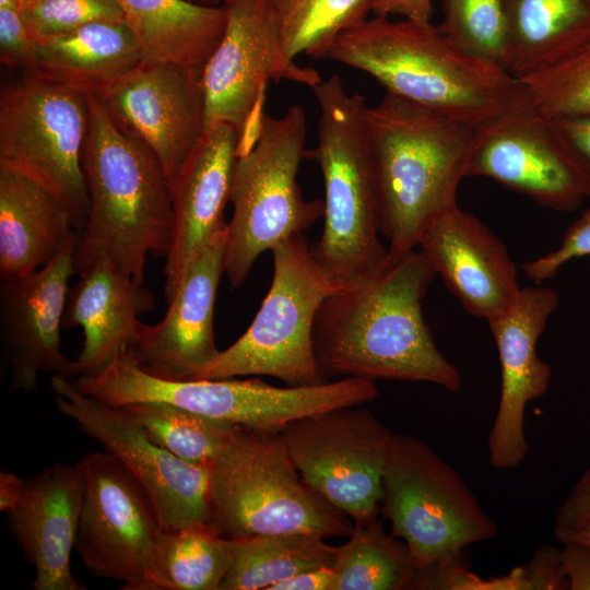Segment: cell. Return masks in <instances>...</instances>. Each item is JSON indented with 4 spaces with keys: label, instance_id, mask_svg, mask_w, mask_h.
Returning <instances> with one entry per match:
<instances>
[{
    "label": "cell",
    "instance_id": "6da1fadb",
    "mask_svg": "<svg viewBox=\"0 0 590 590\" xmlns=\"http://www.w3.org/2000/svg\"><path fill=\"white\" fill-rule=\"evenodd\" d=\"M435 275L420 249L388 250L374 275L329 295L312 331L323 377L429 382L459 392L461 375L438 350L423 316Z\"/></svg>",
    "mask_w": 590,
    "mask_h": 590
},
{
    "label": "cell",
    "instance_id": "7a4b0ae2",
    "mask_svg": "<svg viewBox=\"0 0 590 590\" xmlns=\"http://www.w3.org/2000/svg\"><path fill=\"white\" fill-rule=\"evenodd\" d=\"M88 132L82 167L88 213L78 232L75 273L102 256L144 283L148 256L166 258L173 233L169 182L153 151L123 131L96 95H87Z\"/></svg>",
    "mask_w": 590,
    "mask_h": 590
},
{
    "label": "cell",
    "instance_id": "3957f363",
    "mask_svg": "<svg viewBox=\"0 0 590 590\" xmlns=\"http://www.w3.org/2000/svg\"><path fill=\"white\" fill-rule=\"evenodd\" d=\"M388 250L416 249L428 225L457 205L477 126L386 93L366 108Z\"/></svg>",
    "mask_w": 590,
    "mask_h": 590
},
{
    "label": "cell",
    "instance_id": "277c9868",
    "mask_svg": "<svg viewBox=\"0 0 590 590\" xmlns=\"http://www.w3.org/2000/svg\"><path fill=\"white\" fill-rule=\"evenodd\" d=\"M328 59L373 76L386 93L481 125L498 114L521 82L503 67L453 44L432 23L376 15L340 34Z\"/></svg>",
    "mask_w": 590,
    "mask_h": 590
},
{
    "label": "cell",
    "instance_id": "5b68a950",
    "mask_svg": "<svg viewBox=\"0 0 590 590\" xmlns=\"http://www.w3.org/2000/svg\"><path fill=\"white\" fill-rule=\"evenodd\" d=\"M318 108L317 162L324 186L323 229L309 244L311 259L334 292L354 287L384 264L380 210L366 127L365 98L350 94L338 74L312 87ZM382 235V234H381Z\"/></svg>",
    "mask_w": 590,
    "mask_h": 590
},
{
    "label": "cell",
    "instance_id": "8992f818",
    "mask_svg": "<svg viewBox=\"0 0 590 590\" xmlns=\"http://www.w3.org/2000/svg\"><path fill=\"white\" fill-rule=\"evenodd\" d=\"M223 538L349 536L350 517L300 476L281 430L236 426L211 465L210 522Z\"/></svg>",
    "mask_w": 590,
    "mask_h": 590
},
{
    "label": "cell",
    "instance_id": "52a82bcc",
    "mask_svg": "<svg viewBox=\"0 0 590 590\" xmlns=\"http://www.w3.org/2000/svg\"><path fill=\"white\" fill-rule=\"evenodd\" d=\"M85 394L107 404L166 402L257 430H282L288 423L341 406L363 405L378 396L375 381L344 377L315 386H271L259 378L165 380L119 353L103 369L72 379Z\"/></svg>",
    "mask_w": 590,
    "mask_h": 590
},
{
    "label": "cell",
    "instance_id": "ba28073f",
    "mask_svg": "<svg viewBox=\"0 0 590 590\" xmlns=\"http://www.w3.org/2000/svg\"><path fill=\"white\" fill-rule=\"evenodd\" d=\"M306 131L300 105L290 106L280 117L266 113L255 145L237 158L224 258V274L233 288L245 283L262 252L272 251L323 217V201L305 199L297 181L307 153Z\"/></svg>",
    "mask_w": 590,
    "mask_h": 590
},
{
    "label": "cell",
    "instance_id": "9c48e42d",
    "mask_svg": "<svg viewBox=\"0 0 590 590\" xmlns=\"http://www.w3.org/2000/svg\"><path fill=\"white\" fill-rule=\"evenodd\" d=\"M382 486L379 514L408 545L416 573L442 570L497 534L458 471L416 437L393 434Z\"/></svg>",
    "mask_w": 590,
    "mask_h": 590
},
{
    "label": "cell",
    "instance_id": "30bf717a",
    "mask_svg": "<svg viewBox=\"0 0 590 590\" xmlns=\"http://www.w3.org/2000/svg\"><path fill=\"white\" fill-rule=\"evenodd\" d=\"M272 255V282L252 322L190 380L264 375L290 386L328 381L316 361L312 331L333 291L318 272L304 234L276 246Z\"/></svg>",
    "mask_w": 590,
    "mask_h": 590
},
{
    "label": "cell",
    "instance_id": "8fae6325",
    "mask_svg": "<svg viewBox=\"0 0 590 590\" xmlns=\"http://www.w3.org/2000/svg\"><path fill=\"white\" fill-rule=\"evenodd\" d=\"M87 95L28 73L0 94V166L50 189L79 232L88 213L82 155L88 132Z\"/></svg>",
    "mask_w": 590,
    "mask_h": 590
},
{
    "label": "cell",
    "instance_id": "7c38bea8",
    "mask_svg": "<svg viewBox=\"0 0 590 590\" xmlns=\"http://www.w3.org/2000/svg\"><path fill=\"white\" fill-rule=\"evenodd\" d=\"M222 39L200 71L206 131L228 123L238 132L237 156L255 145L264 117L269 81L312 88L319 72L290 59L282 45L271 0H227Z\"/></svg>",
    "mask_w": 590,
    "mask_h": 590
},
{
    "label": "cell",
    "instance_id": "4fadbf2b",
    "mask_svg": "<svg viewBox=\"0 0 590 590\" xmlns=\"http://www.w3.org/2000/svg\"><path fill=\"white\" fill-rule=\"evenodd\" d=\"M282 435L303 480L354 523L377 518L393 433L363 405L288 423Z\"/></svg>",
    "mask_w": 590,
    "mask_h": 590
},
{
    "label": "cell",
    "instance_id": "5bb4252c",
    "mask_svg": "<svg viewBox=\"0 0 590 590\" xmlns=\"http://www.w3.org/2000/svg\"><path fill=\"white\" fill-rule=\"evenodd\" d=\"M78 465L83 502L74 548L81 562L91 574L120 581V589L156 590L162 528L149 496L107 451L88 453Z\"/></svg>",
    "mask_w": 590,
    "mask_h": 590
},
{
    "label": "cell",
    "instance_id": "9a60e30c",
    "mask_svg": "<svg viewBox=\"0 0 590 590\" xmlns=\"http://www.w3.org/2000/svg\"><path fill=\"white\" fill-rule=\"evenodd\" d=\"M58 411L103 445L142 486L162 530L210 522L211 468L176 457L146 434L120 406L83 393L71 379L54 375Z\"/></svg>",
    "mask_w": 590,
    "mask_h": 590
},
{
    "label": "cell",
    "instance_id": "2e32d148",
    "mask_svg": "<svg viewBox=\"0 0 590 590\" xmlns=\"http://www.w3.org/2000/svg\"><path fill=\"white\" fill-rule=\"evenodd\" d=\"M468 176L493 179L540 205L568 212L586 198L552 120L526 86L477 126Z\"/></svg>",
    "mask_w": 590,
    "mask_h": 590
},
{
    "label": "cell",
    "instance_id": "e0dca14e",
    "mask_svg": "<svg viewBox=\"0 0 590 590\" xmlns=\"http://www.w3.org/2000/svg\"><path fill=\"white\" fill-rule=\"evenodd\" d=\"M200 71L143 62L97 96L123 131L153 151L168 182L206 133Z\"/></svg>",
    "mask_w": 590,
    "mask_h": 590
},
{
    "label": "cell",
    "instance_id": "ac0fdd59",
    "mask_svg": "<svg viewBox=\"0 0 590 590\" xmlns=\"http://www.w3.org/2000/svg\"><path fill=\"white\" fill-rule=\"evenodd\" d=\"M558 293L550 287H521L517 303L487 321L500 363V396L487 438L489 464L514 469L526 459L529 445L524 412L529 402L544 396L552 379L551 366L536 353V343L556 310Z\"/></svg>",
    "mask_w": 590,
    "mask_h": 590
},
{
    "label": "cell",
    "instance_id": "d6986e66",
    "mask_svg": "<svg viewBox=\"0 0 590 590\" xmlns=\"http://www.w3.org/2000/svg\"><path fill=\"white\" fill-rule=\"evenodd\" d=\"M75 243L34 273L1 282L0 339L11 390L34 392L42 373L69 378L72 361L61 353L60 328L69 280L75 274Z\"/></svg>",
    "mask_w": 590,
    "mask_h": 590
},
{
    "label": "cell",
    "instance_id": "ffe728a7",
    "mask_svg": "<svg viewBox=\"0 0 590 590\" xmlns=\"http://www.w3.org/2000/svg\"><path fill=\"white\" fill-rule=\"evenodd\" d=\"M226 243L227 224L187 268L164 318L145 324L125 353L144 373L165 380H190L219 354L213 315Z\"/></svg>",
    "mask_w": 590,
    "mask_h": 590
},
{
    "label": "cell",
    "instance_id": "44dd1931",
    "mask_svg": "<svg viewBox=\"0 0 590 590\" xmlns=\"http://www.w3.org/2000/svg\"><path fill=\"white\" fill-rule=\"evenodd\" d=\"M417 248L472 316L489 321L517 303L521 286L507 247L458 204L428 225Z\"/></svg>",
    "mask_w": 590,
    "mask_h": 590
},
{
    "label": "cell",
    "instance_id": "7402d4cb",
    "mask_svg": "<svg viewBox=\"0 0 590 590\" xmlns=\"http://www.w3.org/2000/svg\"><path fill=\"white\" fill-rule=\"evenodd\" d=\"M237 144L233 126L216 125L169 181L174 223L164 267L167 303L190 263L226 226L224 211L231 200Z\"/></svg>",
    "mask_w": 590,
    "mask_h": 590
},
{
    "label": "cell",
    "instance_id": "603a6c76",
    "mask_svg": "<svg viewBox=\"0 0 590 590\" xmlns=\"http://www.w3.org/2000/svg\"><path fill=\"white\" fill-rule=\"evenodd\" d=\"M83 502V477L75 464L57 462L24 480L9 511L11 533L35 568V590H85L71 573Z\"/></svg>",
    "mask_w": 590,
    "mask_h": 590
},
{
    "label": "cell",
    "instance_id": "cb8c5ba5",
    "mask_svg": "<svg viewBox=\"0 0 590 590\" xmlns=\"http://www.w3.org/2000/svg\"><path fill=\"white\" fill-rule=\"evenodd\" d=\"M69 288L62 328L81 327L82 350L69 378L93 375L116 355L127 353L145 323L140 316L155 308L154 295L120 271L106 256L97 258Z\"/></svg>",
    "mask_w": 590,
    "mask_h": 590
},
{
    "label": "cell",
    "instance_id": "d4e9b609",
    "mask_svg": "<svg viewBox=\"0 0 590 590\" xmlns=\"http://www.w3.org/2000/svg\"><path fill=\"white\" fill-rule=\"evenodd\" d=\"M78 236L64 203L45 185L0 166V280L26 276Z\"/></svg>",
    "mask_w": 590,
    "mask_h": 590
},
{
    "label": "cell",
    "instance_id": "484cf974",
    "mask_svg": "<svg viewBox=\"0 0 590 590\" xmlns=\"http://www.w3.org/2000/svg\"><path fill=\"white\" fill-rule=\"evenodd\" d=\"M141 63V47L127 23L98 21L37 42L30 73L101 96Z\"/></svg>",
    "mask_w": 590,
    "mask_h": 590
},
{
    "label": "cell",
    "instance_id": "4316f807",
    "mask_svg": "<svg viewBox=\"0 0 590 590\" xmlns=\"http://www.w3.org/2000/svg\"><path fill=\"white\" fill-rule=\"evenodd\" d=\"M137 37L144 63L173 62L201 69L223 37L224 5L187 0H116Z\"/></svg>",
    "mask_w": 590,
    "mask_h": 590
},
{
    "label": "cell",
    "instance_id": "83f0119b",
    "mask_svg": "<svg viewBox=\"0 0 590 590\" xmlns=\"http://www.w3.org/2000/svg\"><path fill=\"white\" fill-rule=\"evenodd\" d=\"M504 69L522 80L590 40V0H504Z\"/></svg>",
    "mask_w": 590,
    "mask_h": 590
},
{
    "label": "cell",
    "instance_id": "f1b7e54d",
    "mask_svg": "<svg viewBox=\"0 0 590 590\" xmlns=\"http://www.w3.org/2000/svg\"><path fill=\"white\" fill-rule=\"evenodd\" d=\"M228 540L231 564L219 590H267L302 571L332 567L338 547L305 532Z\"/></svg>",
    "mask_w": 590,
    "mask_h": 590
},
{
    "label": "cell",
    "instance_id": "f546056e",
    "mask_svg": "<svg viewBox=\"0 0 590 590\" xmlns=\"http://www.w3.org/2000/svg\"><path fill=\"white\" fill-rule=\"evenodd\" d=\"M332 569L334 590L410 589L416 574L408 545L387 533L378 518L354 523L347 541L337 547Z\"/></svg>",
    "mask_w": 590,
    "mask_h": 590
},
{
    "label": "cell",
    "instance_id": "4dcf8cb0",
    "mask_svg": "<svg viewBox=\"0 0 590 590\" xmlns=\"http://www.w3.org/2000/svg\"><path fill=\"white\" fill-rule=\"evenodd\" d=\"M231 564L229 540L210 524L161 530L156 590H219Z\"/></svg>",
    "mask_w": 590,
    "mask_h": 590
},
{
    "label": "cell",
    "instance_id": "1f68e13d",
    "mask_svg": "<svg viewBox=\"0 0 590 590\" xmlns=\"http://www.w3.org/2000/svg\"><path fill=\"white\" fill-rule=\"evenodd\" d=\"M283 49L290 59L299 55L327 57L337 37L361 25L375 0H271Z\"/></svg>",
    "mask_w": 590,
    "mask_h": 590
},
{
    "label": "cell",
    "instance_id": "d6a6232c",
    "mask_svg": "<svg viewBox=\"0 0 590 590\" xmlns=\"http://www.w3.org/2000/svg\"><path fill=\"white\" fill-rule=\"evenodd\" d=\"M122 408L156 444L194 465L211 468L237 426L166 402H135Z\"/></svg>",
    "mask_w": 590,
    "mask_h": 590
},
{
    "label": "cell",
    "instance_id": "836d02e7",
    "mask_svg": "<svg viewBox=\"0 0 590 590\" xmlns=\"http://www.w3.org/2000/svg\"><path fill=\"white\" fill-rule=\"evenodd\" d=\"M441 7L437 27L445 36L467 52L503 67L507 39L504 0H441Z\"/></svg>",
    "mask_w": 590,
    "mask_h": 590
},
{
    "label": "cell",
    "instance_id": "e575fe53",
    "mask_svg": "<svg viewBox=\"0 0 590 590\" xmlns=\"http://www.w3.org/2000/svg\"><path fill=\"white\" fill-rule=\"evenodd\" d=\"M519 81L550 119L590 116V40L559 62Z\"/></svg>",
    "mask_w": 590,
    "mask_h": 590
},
{
    "label": "cell",
    "instance_id": "d590c367",
    "mask_svg": "<svg viewBox=\"0 0 590 590\" xmlns=\"http://www.w3.org/2000/svg\"><path fill=\"white\" fill-rule=\"evenodd\" d=\"M30 35L40 42L98 21H125L116 0H35L21 9Z\"/></svg>",
    "mask_w": 590,
    "mask_h": 590
},
{
    "label": "cell",
    "instance_id": "8d00e7d4",
    "mask_svg": "<svg viewBox=\"0 0 590 590\" xmlns=\"http://www.w3.org/2000/svg\"><path fill=\"white\" fill-rule=\"evenodd\" d=\"M418 588L424 590H539V580L529 560L500 577L482 578L464 568L460 562L420 576Z\"/></svg>",
    "mask_w": 590,
    "mask_h": 590
},
{
    "label": "cell",
    "instance_id": "74e56055",
    "mask_svg": "<svg viewBox=\"0 0 590 590\" xmlns=\"http://www.w3.org/2000/svg\"><path fill=\"white\" fill-rule=\"evenodd\" d=\"M590 255V209L583 210L566 231L560 246L522 266L535 285L553 279L568 261Z\"/></svg>",
    "mask_w": 590,
    "mask_h": 590
},
{
    "label": "cell",
    "instance_id": "f35d334b",
    "mask_svg": "<svg viewBox=\"0 0 590 590\" xmlns=\"http://www.w3.org/2000/svg\"><path fill=\"white\" fill-rule=\"evenodd\" d=\"M37 57V42L27 32L21 10L0 8V60L10 68L32 72Z\"/></svg>",
    "mask_w": 590,
    "mask_h": 590
},
{
    "label": "cell",
    "instance_id": "ab89813d",
    "mask_svg": "<svg viewBox=\"0 0 590 590\" xmlns=\"http://www.w3.org/2000/svg\"><path fill=\"white\" fill-rule=\"evenodd\" d=\"M573 164L586 198H590V116L551 119Z\"/></svg>",
    "mask_w": 590,
    "mask_h": 590
},
{
    "label": "cell",
    "instance_id": "60d3db41",
    "mask_svg": "<svg viewBox=\"0 0 590 590\" xmlns=\"http://www.w3.org/2000/svg\"><path fill=\"white\" fill-rule=\"evenodd\" d=\"M590 524V467L581 474L557 509L555 527L567 530Z\"/></svg>",
    "mask_w": 590,
    "mask_h": 590
},
{
    "label": "cell",
    "instance_id": "b9f144b4",
    "mask_svg": "<svg viewBox=\"0 0 590 590\" xmlns=\"http://www.w3.org/2000/svg\"><path fill=\"white\" fill-rule=\"evenodd\" d=\"M560 558L569 590H590V545L565 542Z\"/></svg>",
    "mask_w": 590,
    "mask_h": 590
},
{
    "label": "cell",
    "instance_id": "7bdbcfd3",
    "mask_svg": "<svg viewBox=\"0 0 590 590\" xmlns=\"http://www.w3.org/2000/svg\"><path fill=\"white\" fill-rule=\"evenodd\" d=\"M433 0H375L376 15H401L417 23H430Z\"/></svg>",
    "mask_w": 590,
    "mask_h": 590
},
{
    "label": "cell",
    "instance_id": "ee69618b",
    "mask_svg": "<svg viewBox=\"0 0 590 590\" xmlns=\"http://www.w3.org/2000/svg\"><path fill=\"white\" fill-rule=\"evenodd\" d=\"M334 570L332 567H323L296 574L267 590H334Z\"/></svg>",
    "mask_w": 590,
    "mask_h": 590
},
{
    "label": "cell",
    "instance_id": "f6af8a7d",
    "mask_svg": "<svg viewBox=\"0 0 590 590\" xmlns=\"http://www.w3.org/2000/svg\"><path fill=\"white\" fill-rule=\"evenodd\" d=\"M24 486V480L13 472L0 473V510L8 514L19 503Z\"/></svg>",
    "mask_w": 590,
    "mask_h": 590
},
{
    "label": "cell",
    "instance_id": "bcb514c9",
    "mask_svg": "<svg viewBox=\"0 0 590 590\" xmlns=\"http://www.w3.org/2000/svg\"><path fill=\"white\" fill-rule=\"evenodd\" d=\"M554 536L560 544L565 542H579L590 545V524L576 530L554 529Z\"/></svg>",
    "mask_w": 590,
    "mask_h": 590
},
{
    "label": "cell",
    "instance_id": "7dc6e473",
    "mask_svg": "<svg viewBox=\"0 0 590 590\" xmlns=\"http://www.w3.org/2000/svg\"><path fill=\"white\" fill-rule=\"evenodd\" d=\"M0 8H10L21 10L19 0H0Z\"/></svg>",
    "mask_w": 590,
    "mask_h": 590
},
{
    "label": "cell",
    "instance_id": "c3c4849f",
    "mask_svg": "<svg viewBox=\"0 0 590 590\" xmlns=\"http://www.w3.org/2000/svg\"><path fill=\"white\" fill-rule=\"evenodd\" d=\"M33 1H35V0H19V2H20V4H21V9H22L24 5H26V4H28V3L33 2Z\"/></svg>",
    "mask_w": 590,
    "mask_h": 590
},
{
    "label": "cell",
    "instance_id": "681fc988",
    "mask_svg": "<svg viewBox=\"0 0 590 590\" xmlns=\"http://www.w3.org/2000/svg\"><path fill=\"white\" fill-rule=\"evenodd\" d=\"M219 1H221L222 3H224V2H226L227 0H219Z\"/></svg>",
    "mask_w": 590,
    "mask_h": 590
}]
</instances>
